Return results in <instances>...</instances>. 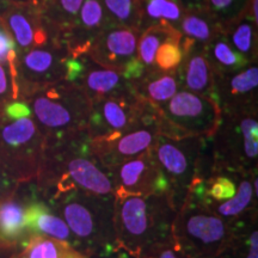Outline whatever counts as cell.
<instances>
[{
    "label": "cell",
    "mask_w": 258,
    "mask_h": 258,
    "mask_svg": "<svg viewBox=\"0 0 258 258\" xmlns=\"http://www.w3.org/2000/svg\"><path fill=\"white\" fill-rule=\"evenodd\" d=\"M25 98L38 124L54 138L88 127L91 101L77 84L61 80Z\"/></svg>",
    "instance_id": "obj_1"
},
{
    "label": "cell",
    "mask_w": 258,
    "mask_h": 258,
    "mask_svg": "<svg viewBox=\"0 0 258 258\" xmlns=\"http://www.w3.org/2000/svg\"><path fill=\"white\" fill-rule=\"evenodd\" d=\"M159 134L171 139L212 137L221 121V109L207 96L179 90L158 106Z\"/></svg>",
    "instance_id": "obj_2"
},
{
    "label": "cell",
    "mask_w": 258,
    "mask_h": 258,
    "mask_svg": "<svg viewBox=\"0 0 258 258\" xmlns=\"http://www.w3.org/2000/svg\"><path fill=\"white\" fill-rule=\"evenodd\" d=\"M70 57L66 44L59 40H50L44 46L18 53L16 61L18 98L66 79Z\"/></svg>",
    "instance_id": "obj_3"
},
{
    "label": "cell",
    "mask_w": 258,
    "mask_h": 258,
    "mask_svg": "<svg viewBox=\"0 0 258 258\" xmlns=\"http://www.w3.org/2000/svg\"><path fill=\"white\" fill-rule=\"evenodd\" d=\"M158 137V109L146 102L140 117L131 127L121 133L91 139V144L102 160L120 163L152 150Z\"/></svg>",
    "instance_id": "obj_4"
},
{
    "label": "cell",
    "mask_w": 258,
    "mask_h": 258,
    "mask_svg": "<svg viewBox=\"0 0 258 258\" xmlns=\"http://www.w3.org/2000/svg\"><path fill=\"white\" fill-rule=\"evenodd\" d=\"M146 101L135 97H99L91 101L88 133L91 139L121 133L140 117Z\"/></svg>",
    "instance_id": "obj_5"
},
{
    "label": "cell",
    "mask_w": 258,
    "mask_h": 258,
    "mask_svg": "<svg viewBox=\"0 0 258 258\" xmlns=\"http://www.w3.org/2000/svg\"><path fill=\"white\" fill-rule=\"evenodd\" d=\"M138 29L108 24L96 37L86 55L106 69L123 72L128 63L137 59Z\"/></svg>",
    "instance_id": "obj_6"
},
{
    "label": "cell",
    "mask_w": 258,
    "mask_h": 258,
    "mask_svg": "<svg viewBox=\"0 0 258 258\" xmlns=\"http://www.w3.org/2000/svg\"><path fill=\"white\" fill-rule=\"evenodd\" d=\"M2 18L14 38L17 54L44 46L54 40L42 16L41 8L32 3L11 4Z\"/></svg>",
    "instance_id": "obj_7"
},
{
    "label": "cell",
    "mask_w": 258,
    "mask_h": 258,
    "mask_svg": "<svg viewBox=\"0 0 258 258\" xmlns=\"http://www.w3.org/2000/svg\"><path fill=\"white\" fill-rule=\"evenodd\" d=\"M258 67L251 63L238 72L214 74L213 101L221 110H233L256 104Z\"/></svg>",
    "instance_id": "obj_8"
},
{
    "label": "cell",
    "mask_w": 258,
    "mask_h": 258,
    "mask_svg": "<svg viewBox=\"0 0 258 258\" xmlns=\"http://www.w3.org/2000/svg\"><path fill=\"white\" fill-rule=\"evenodd\" d=\"M80 60L83 67L74 84L85 91L90 101L99 97H138L133 83L125 78L120 71L103 67L90 59L86 54L80 56Z\"/></svg>",
    "instance_id": "obj_9"
},
{
    "label": "cell",
    "mask_w": 258,
    "mask_h": 258,
    "mask_svg": "<svg viewBox=\"0 0 258 258\" xmlns=\"http://www.w3.org/2000/svg\"><path fill=\"white\" fill-rule=\"evenodd\" d=\"M108 25L104 9L99 0H84L78 17L73 28L63 37L71 57H80L88 51L101 34V31Z\"/></svg>",
    "instance_id": "obj_10"
},
{
    "label": "cell",
    "mask_w": 258,
    "mask_h": 258,
    "mask_svg": "<svg viewBox=\"0 0 258 258\" xmlns=\"http://www.w3.org/2000/svg\"><path fill=\"white\" fill-rule=\"evenodd\" d=\"M118 175L121 190L132 195H140L151 191L153 188L164 190L166 186V179L158 170L153 148L140 156L124 160L118 170Z\"/></svg>",
    "instance_id": "obj_11"
},
{
    "label": "cell",
    "mask_w": 258,
    "mask_h": 258,
    "mask_svg": "<svg viewBox=\"0 0 258 258\" xmlns=\"http://www.w3.org/2000/svg\"><path fill=\"white\" fill-rule=\"evenodd\" d=\"M41 146V134L30 117L0 124V156L34 158Z\"/></svg>",
    "instance_id": "obj_12"
},
{
    "label": "cell",
    "mask_w": 258,
    "mask_h": 258,
    "mask_svg": "<svg viewBox=\"0 0 258 258\" xmlns=\"http://www.w3.org/2000/svg\"><path fill=\"white\" fill-rule=\"evenodd\" d=\"M180 89L207 96L213 99L214 72L201 47H195L183 55L178 70Z\"/></svg>",
    "instance_id": "obj_13"
},
{
    "label": "cell",
    "mask_w": 258,
    "mask_h": 258,
    "mask_svg": "<svg viewBox=\"0 0 258 258\" xmlns=\"http://www.w3.org/2000/svg\"><path fill=\"white\" fill-rule=\"evenodd\" d=\"M135 93L154 106H160L172 98L180 89L178 72H163L152 67L146 69L140 78L133 82Z\"/></svg>",
    "instance_id": "obj_14"
},
{
    "label": "cell",
    "mask_w": 258,
    "mask_h": 258,
    "mask_svg": "<svg viewBox=\"0 0 258 258\" xmlns=\"http://www.w3.org/2000/svg\"><path fill=\"white\" fill-rule=\"evenodd\" d=\"M222 31L207 10H185L179 25V47L183 55L195 47L205 48L218 32Z\"/></svg>",
    "instance_id": "obj_15"
},
{
    "label": "cell",
    "mask_w": 258,
    "mask_h": 258,
    "mask_svg": "<svg viewBox=\"0 0 258 258\" xmlns=\"http://www.w3.org/2000/svg\"><path fill=\"white\" fill-rule=\"evenodd\" d=\"M183 139H171L159 134L153 146V153L157 160L164 170L173 177L184 176L188 172L189 153L195 146L196 138H188L186 146L183 145Z\"/></svg>",
    "instance_id": "obj_16"
},
{
    "label": "cell",
    "mask_w": 258,
    "mask_h": 258,
    "mask_svg": "<svg viewBox=\"0 0 258 258\" xmlns=\"http://www.w3.org/2000/svg\"><path fill=\"white\" fill-rule=\"evenodd\" d=\"M84 0H44L41 6L51 37L63 43V37L73 28Z\"/></svg>",
    "instance_id": "obj_17"
},
{
    "label": "cell",
    "mask_w": 258,
    "mask_h": 258,
    "mask_svg": "<svg viewBox=\"0 0 258 258\" xmlns=\"http://www.w3.org/2000/svg\"><path fill=\"white\" fill-rule=\"evenodd\" d=\"M205 55L211 63L214 74H226L245 69L249 64V61L241 56L230 42L226 38L222 31L218 32L211 41L203 48Z\"/></svg>",
    "instance_id": "obj_18"
},
{
    "label": "cell",
    "mask_w": 258,
    "mask_h": 258,
    "mask_svg": "<svg viewBox=\"0 0 258 258\" xmlns=\"http://www.w3.org/2000/svg\"><path fill=\"white\" fill-rule=\"evenodd\" d=\"M140 32L154 24L169 25L179 31L180 21L185 10L177 0H140Z\"/></svg>",
    "instance_id": "obj_19"
},
{
    "label": "cell",
    "mask_w": 258,
    "mask_h": 258,
    "mask_svg": "<svg viewBox=\"0 0 258 258\" xmlns=\"http://www.w3.org/2000/svg\"><path fill=\"white\" fill-rule=\"evenodd\" d=\"M257 27L251 16L245 12L222 30L231 46L250 63H257Z\"/></svg>",
    "instance_id": "obj_20"
},
{
    "label": "cell",
    "mask_w": 258,
    "mask_h": 258,
    "mask_svg": "<svg viewBox=\"0 0 258 258\" xmlns=\"http://www.w3.org/2000/svg\"><path fill=\"white\" fill-rule=\"evenodd\" d=\"M121 225L132 238H139L147 232L148 217L146 201L140 195L121 194Z\"/></svg>",
    "instance_id": "obj_21"
},
{
    "label": "cell",
    "mask_w": 258,
    "mask_h": 258,
    "mask_svg": "<svg viewBox=\"0 0 258 258\" xmlns=\"http://www.w3.org/2000/svg\"><path fill=\"white\" fill-rule=\"evenodd\" d=\"M185 233L189 238L203 245H215L224 240L225 224L221 219L209 214H192L185 220Z\"/></svg>",
    "instance_id": "obj_22"
},
{
    "label": "cell",
    "mask_w": 258,
    "mask_h": 258,
    "mask_svg": "<svg viewBox=\"0 0 258 258\" xmlns=\"http://www.w3.org/2000/svg\"><path fill=\"white\" fill-rule=\"evenodd\" d=\"M169 38L179 41L180 32L169 25L161 24L151 25L141 32L138 42L137 56L139 61L144 64L145 69L154 67V57H156L158 48Z\"/></svg>",
    "instance_id": "obj_23"
},
{
    "label": "cell",
    "mask_w": 258,
    "mask_h": 258,
    "mask_svg": "<svg viewBox=\"0 0 258 258\" xmlns=\"http://www.w3.org/2000/svg\"><path fill=\"white\" fill-rule=\"evenodd\" d=\"M25 227L43 232L57 240H67L70 237V228L60 218L51 215L46 206L32 205L24 211Z\"/></svg>",
    "instance_id": "obj_24"
},
{
    "label": "cell",
    "mask_w": 258,
    "mask_h": 258,
    "mask_svg": "<svg viewBox=\"0 0 258 258\" xmlns=\"http://www.w3.org/2000/svg\"><path fill=\"white\" fill-rule=\"evenodd\" d=\"M110 25L138 29L140 25L141 8L139 0H99Z\"/></svg>",
    "instance_id": "obj_25"
},
{
    "label": "cell",
    "mask_w": 258,
    "mask_h": 258,
    "mask_svg": "<svg viewBox=\"0 0 258 258\" xmlns=\"http://www.w3.org/2000/svg\"><path fill=\"white\" fill-rule=\"evenodd\" d=\"M250 0H205V9L224 30L247 11Z\"/></svg>",
    "instance_id": "obj_26"
},
{
    "label": "cell",
    "mask_w": 258,
    "mask_h": 258,
    "mask_svg": "<svg viewBox=\"0 0 258 258\" xmlns=\"http://www.w3.org/2000/svg\"><path fill=\"white\" fill-rule=\"evenodd\" d=\"M25 228L24 209L17 202L0 206V234L5 239H16Z\"/></svg>",
    "instance_id": "obj_27"
},
{
    "label": "cell",
    "mask_w": 258,
    "mask_h": 258,
    "mask_svg": "<svg viewBox=\"0 0 258 258\" xmlns=\"http://www.w3.org/2000/svg\"><path fill=\"white\" fill-rule=\"evenodd\" d=\"M64 220L69 228L78 237L88 238L93 232V219L91 213L77 202L69 203L63 208Z\"/></svg>",
    "instance_id": "obj_28"
},
{
    "label": "cell",
    "mask_w": 258,
    "mask_h": 258,
    "mask_svg": "<svg viewBox=\"0 0 258 258\" xmlns=\"http://www.w3.org/2000/svg\"><path fill=\"white\" fill-rule=\"evenodd\" d=\"M183 60V51L179 47V41L169 38L158 48L154 57V67L163 72H175L178 70Z\"/></svg>",
    "instance_id": "obj_29"
},
{
    "label": "cell",
    "mask_w": 258,
    "mask_h": 258,
    "mask_svg": "<svg viewBox=\"0 0 258 258\" xmlns=\"http://www.w3.org/2000/svg\"><path fill=\"white\" fill-rule=\"evenodd\" d=\"M252 194L253 190L250 182L244 180V182H241L239 189H238L237 195L231 198L230 201L219 206L218 212L224 217H233V215L239 214L249 206L251 199H252Z\"/></svg>",
    "instance_id": "obj_30"
},
{
    "label": "cell",
    "mask_w": 258,
    "mask_h": 258,
    "mask_svg": "<svg viewBox=\"0 0 258 258\" xmlns=\"http://www.w3.org/2000/svg\"><path fill=\"white\" fill-rule=\"evenodd\" d=\"M16 61H17V49L11 34L0 16V62L6 63L11 72L12 79L16 85ZM17 88V85H16ZM18 92V90H17Z\"/></svg>",
    "instance_id": "obj_31"
},
{
    "label": "cell",
    "mask_w": 258,
    "mask_h": 258,
    "mask_svg": "<svg viewBox=\"0 0 258 258\" xmlns=\"http://www.w3.org/2000/svg\"><path fill=\"white\" fill-rule=\"evenodd\" d=\"M18 92L11 72L6 63L0 62V104L6 105L12 101H17Z\"/></svg>",
    "instance_id": "obj_32"
},
{
    "label": "cell",
    "mask_w": 258,
    "mask_h": 258,
    "mask_svg": "<svg viewBox=\"0 0 258 258\" xmlns=\"http://www.w3.org/2000/svg\"><path fill=\"white\" fill-rule=\"evenodd\" d=\"M209 194L215 200H226L233 198L235 194V185L233 182H231L228 178L220 177L215 180L214 184L212 185Z\"/></svg>",
    "instance_id": "obj_33"
},
{
    "label": "cell",
    "mask_w": 258,
    "mask_h": 258,
    "mask_svg": "<svg viewBox=\"0 0 258 258\" xmlns=\"http://www.w3.org/2000/svg\"><path fill=\"white\" fill-rule=\"evenodd\" d=\"M4 114L10 120H19V118L30 117L31 110L27 102L12 101L4 106Z\"/></svg>",
    "instance_id": "obj_34"
},
{
    "label": "cell",
    "mask_w": 258,
    "mask_h": 258,
    "mask_svg": "<svg viewBox=\"0 0 258 258\" xmlns=\"http://www.w3.org/2000/svg\"><path fill=\"white\" fill-rule=\"evenodd\" d=\"M42 257L43 258H59V249L57 245L51 240H42Z\"/></svg>",
    "instance_id": "obj_35"
},
{
    "label": "cell",
    "mask_w": 258,
    "mask_h": 258,
    "mask_svg": "<svg viewBox=\"0 0 258 258\" xmlns=\"http://www.w3.org/2000/svg\"><path fill=\"white\" fill-rule=\"evenodd\" d=\"M184 10H196L205 8V0H177Z\"/></svg>",
    "instance_id": "obj_36"
},
{
    "label": "cell",
    "mask_w": 258,
    "mask_h": 258,
    "mask_svg": "<svg viewBox=\"0 0 258 258\" xmlns=\"http://www.w3.org/2000/svg\"><path fill=\"white\" fill-rule=\"evenodd\" d=\"M250 252L247 258H258V232L254 231L250 238Z\"/></svg>",
    "instance_id": "obj_37"
},
{
    "label": "cell",
    "mask_w": 258,
    "mask_h": 258,
    "mask_svg": "<svg viewBox=\"0 0 258 258\" xmlns=\"http://www.w3.org/2000/svg\"><path fill=\"white\" fill-rule=\"evenodd\" d=\"M29 258H43L42 257V247L41 241H37L31 246L30 252H29Z\"/></svg>",
    "instance_id": "obj_38"
},
{
    "label": "cell",
    "mask_w": 258,
    "mask_h": 258,
    "mask_svg": "<svg viewBox=\"0 0 258 258\" xmlns=\"http://www.w3.org/2000/svg\"><path fill=\"white\" fill-rule=\"evenodd\" d=\"M158 258H177V256L175 253H173L172 250L166 249V250L161 251V252L159 253V257H158Z\"/></svg>",
    "instance_id": "obj_39"
},
{
    "label": "cell",
    "mask_w": 258,
    "mask_h": 258,
    "mask_svg": "<svg viewBox=\"0 0 258 258\" xmlns=\"http://www.w3.org/2000/svg\"><path fill=\"white\" fill-rule=\"evenodd\" d=\"M12 3L10 0H0V16L4 15V12L10 8Z\"/></svg>",
    "instance_id": "obj_40"
},
{
    "label": "cell",
    "mask_w": 258,
    "mask_h": 258,
    "mask_svg": "<svg viewBox=\"0 0 258 258\" xmlns=\"http://www.w3.org/2000/svg\"><path fill=\"white\" fill-rule=\"evenodd\" d=\"M12 4H29V3H32V0H10Z\"/></svg>",
    "instance_id": "obj_41"
},
{
    "label": "cell",
    "mask_w": 258,
    "mask_h": 258,
    "mask_svg": "<svg viewBox=\"0 0 258 258\" xmlns=\"http://www.w3.org/2000/svg\"><path fill=\"white\" fill-rule=\"evenodd\" d=\"M43 2L44 0H32V4L38 6V8H41L42 4H43Z\"/></svg>",
    "instance_id": "obj_42"
},
{
    "label": "cell",
    "mask_w": 258,
    "mask_h": 258,
    "mask_svg": "<svg viewBox=\"0 0 258 258\" xmlns=\"http://www.w3.org/2000/svg\"><path fill=\"white\" fill-rule=\"evenodd\" d=\"M139 2H140V0H139Z\"/></svg>",
    "instance_id": "obj_43"
}]
</instances>
